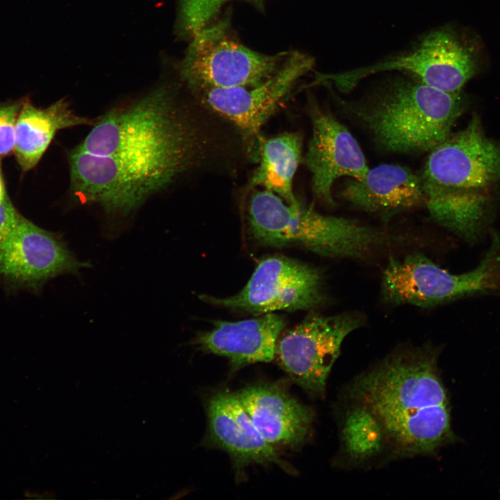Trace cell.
<instances>
[{"mask_svg":"<svg viewBox=\"0 0 500 500\" xmlns=\"http://www.w3.org/2000/svg\"><path fill=\"white\" fill-rule=\"evenodd\" d=\"M166 88L110 110L76 148L97 156L117 194L140 206L200 161L205 140Z\"/></svg>","mask_w":500,"mask_h":500,"instance_id":"cell-1","label":"cell"},{"mask_svg":"<svg viewBox=\"0 0 500 500\" xmlns=\"http://www.w3.org/2000/svg\"><path fill=\"white\" fill-rule=\"evenodd\" d=\"M439 354L430 346L395 350L348 388L351 400L375 415L388 446L400 457L433 455L459 440L451 427Z\"/></svg>","mask_w":500,"mask_h":500,"instance_id":"cell-2","label":"cell"},{"mask_svg":"<svg viewBox=\"0 0 500 500\" xmlns=\"http://www.w3.org/2000/svg\"><path fill=\"white\" fill-rule=\"evenodd\" d=\"M421 177L435 222L471 246L490 235L500 201V143L478 115L429 152Z\"/></svg>","mask_w":500,"mask_h":500,"instance_id":"cell-3","label":"cell"},{"mask_svg":"<svg viewBox=\"0 0 500 500\" xmlns=\"http://www.w3.org/2000/svg\"><path fill=\"white\" fill-rule=\"evenodd\" d=\"M465 106L462 92L399 77L348 107L383 150L419 153L430 152L451 134Z\"/></svg>","mask_w":500,"mask_h":500,"instance_id":"cell-4","label":"cell"},{"mask_svg":"<svg viewBox=\"0 0 500 500\" xmlns=\"http://www.w3.org/2000/svg\"><path fill=\"white\" fill-rule=\"evenodd\" d=\"M251 235L262 244H299L322 256L363 260L395 244L401 236L356 219L325 215L299 201L290 203L265 190L248 205Z\"/></svg>","mask_w":500,"mask_h":500,"instance_id":"cell-5","label":"cell"},{"mask_svg":"<svg viewBox=\"0 0 500 500\" xmlns=\"http://www.w3.org/2000/svg\"><path fill=\"white\" fill-rule=\"evenodd\" d=\"M490 246L476 267L454 274L422 253L390 258L382 274L381 297L390 306L433 308L463 299L500 296V233H490Z\"/></svg>","mask_w":500,"mask_h":500,"instance_id":"cell-6","label":"cell"},{"mask_svg":"<svg viewBox=\"0 0 500 500\" xmlns=\"http://www.w3.org/2000/svg\"><path fill=\"white\" fill-rule=\"evenodd\" d=\"M290 53L253 51L235 38L227 19H222L192 36L181 74L190 87L201 92L252 87L270 78Z\"/></svg>","mask_w":500,"mask_h":500,"instance_id":"cell-7","label":"cell"},{"mask_svg":"<svg viewBox=\"0 0 500 500\" xmlns=\"http://www.w3.org/2000/svg\"><path fill=\"white\" fill-rule=\"evenodd\" d=\"M397 70L447 92H462L478 72L472 51L450 28L433 31L410 51L370 66L338 74H317L316 83L333 82L343 92L351 91L363 78L376 72Z\"/></svg>","mask_w":500,"mask_h":500,"instance_id":"cell-8","label":"cell"},{"mask_svg":"<svg viewBox=\"0 0 500 500\" xmlns=\"http://www.w3.org/2000/svg\"><path fill=\"white\" fill-rule=\"evenodd\" d=\"M364 322L362 314L355 311L311 314L284 334L276 344L275 356L296 384L309 394L322 397L343 341Z\"/></svg>","mask_w":500,"mask_h":500,"instance_id":"cell-9","label":"cell"},{"mask_svg":"<svg viewBox=\"0 0 500 500\" xmlns=\"http://www.w3.org/2000/svg\"><path fill=\"white\" fill-rule=\"evenodd\" d=\"M212 305L256 315L276 310L310 309L326 301L322 272L316 267L285 256H269L258 264L246 285L226 298L208 295Z\"/></svg>","mask_w":500,"mask_h":500,"instance_id":"cell-10","label":"cell"},{"mask_svg":"<svg viewBox=\"0 0 500 500\" xmlns=\"http://www.w3.org/2000/svg\"><path fill=\"white\" fill-rule=\"evenodd\" d=\"M88 266L74 256L60 235L24 217L0 253V285L10 292L38 293L49 280L64 274H78Z\"/></svg>","mask_w":500,"mask_h":500,"instance_id":"cell-11","label":"cell"},{"mask_svg":"<svg viewBox=\"0 0 500 500\" xmlns=\"http://www.w3.org/2000/svg\"><path fill=\"white\" fill-rule=\"evenodd\" d=\"M312 57L294 51L265 81L252 87L206 90L203 100L213 110L235 124L246 138L256 139L266 120L298 80L311 70Z\"/></svg>","mask_w":500,"mask_h":500,"instance_id":"cell-12","label":"cell"},{"mask_svg":"<svg viewBox=\"0 0 500 500\" xmlns=\"http://www.w3.org/2000/svg\"><path fill=\"white\" fill-rule=\"evenodd\" d=\"M312 133L306 156L312 174V189L324 203L333 206L334 183L341 177L360 179L369 167L356 138L331 113L315 106L310 110Z\"/></svg>","mask_w":500,"mask_h":500,"instance_id":"cell-13","label":"cell"},{"mask_svg":"<svg viewBox=\"0 0 500 500\" xmlns=\"http://www.w3.org/2000/svg\"><path fill=\"white\" fill-rule=\"evenodd\" d=\"M208 440L232 458L238 475L251 464L276 463L285 469L275 449L260 435L236 394L216 393L207 406Z\"/></svg>","mask_w":500,"mask_h":500,"instance_id":"cell-14","label":"cell"},{"mask_svg":"<svg viewBox=\"0 0 500 500\" xmlns=\"http://www.w3.org/2000/svg\"><path fill=\"white\" fill-rule=\"evenodd\" d=\"M235 394L258 432L272 447H296L309 435L312 410L282 387L256 384Z\"/></svg>","mask_w":500,"mask_h":500,"instance_id":"cell-15","label":"cell"},{"mask_svg":"<svg viewBox=\"0 0 500 500\" xmlns=\"http://www.w3.org/2000/svg\"><path fill=\"white\" fill-rule=\"evenodd\" d=\"M340 197L353 207L384 217L426 205L421 175L395 164L369 169L360 178H349Z\"/></svg>","mask_w":500,"mask_h":500,"instance_id":"cell-16","label":"cell"},{"mask_svg":"<svg viewBox=\"0 0 500 500\" xmlns=\"http://www.w3.org/2000/svg\"><path fill=\"white\" fill-rule=\"evenodd\" d=\"M284 319L273 312L238 322L216 321L194 344L206 352L227 358L234 369L272 361Z\"/></svg>","mask_w":500,"mask_h":500,"instance_id":"cell-17","label":"cell"},{"mask_svg":"<svg viewBox=\"0 0 500 500\" xmlns=\"http://www.w3.org/2000/svg\"><path fill=\"white\" fill-rule=\"evenodd\" d=\"M76 115L67 101L60 99L42 108L23 98L15 124L14 154L23 172L35 167L56 133L64 128L93 124Z\"/></svg>","mask_w":500,"mask_h":500,"instance_id":"cell-18","label":"cell"},{"mask_svg":"<svg viewBox=\"0 0 500 500\" xmlns=\"http://www.w3.org/2000/svg\"><path fill=\"white\" fill-rule=\"evenodd\" d=\"M259 148L260 165L251 177L250 185L261 186L287 203L296 202L292 182L301 158L300 135L286 133L260 140Z\"/></svg>","mask_w":500,"mask_h":500,"instance_id":"cell-19","label":"cell"},{"mask_svg":"<svg viewBox=\"0 0 500 500\" xmlns=\"http://www.w3.org/2000/svg\"><path fill=\"white\" fill-rule=\"evenodd\" d=\"M341 442L345 455L356 462L372 459L388 446L377 417L368 408L355 401L343 416Z\"/></svg>","mask_w":500,"mask_h":500,"instance_id":"cell-20","label":"cell"},{"mask_svg":"<svg viewBox=\"0 0 500 500\" xmlns=\"http://www.w3.org/2000/svg\"><path fill=\"white\" fill-rule=\"evenodd\" d=\"M231 1L235 0H179L178 26L182 33L192 37L210 24L222 6ZM242 1L260 9L264 6V0Z\"/></svg>","mask_w":500,"mask_h":500,"instance_id":"cell-21","label":"cell"},{"mask_svg":"<svg viewBox=\"0 0 500 500\" xmlns=\"http://www.w3.org/2000/svg\"><path fill=\"white\" fill-rule=\"evenodd\" d=\"M22 99L0 102V161L14 151L15 124Z\"/></svg>","mask_w":500,"mask_h":500,"instance_id":"cell-22","label":"cell"},{"mask_svg":"<svg viewBox=\"0 0 500 500\" xmlns=\"http://www.w3.org/2000/svg\"><path fill=\"white\" fill-rule=\"evenodd\" d=\"M23 217L7 196L0 203V253L14 237Z\"/></svg>","mask_w":500,"mask_h":500,"instance_id":"cell-23","label":"cell"},{"mask_svg":"<svg viewBox=\"0 0 500 500\" xmlns=\"http://www.w3.org/2000/svg\"><path fill=\"white\" fill-rule=\"evenodd\" d=\"M6 197L5 183L0 170V203L6 198Z\"/></svg>","mask_w":500,"mask_h":500,"instance_id":"cell-24","label":"cell"}]
</instances>
